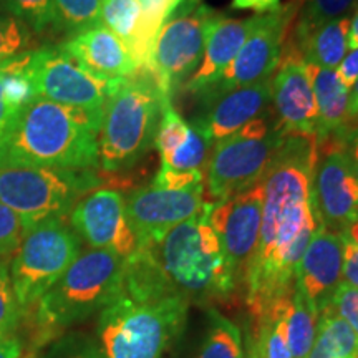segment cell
Instances as JSON below:
<instances>
[{"label": "cell", "instance_id": "6da1fadb", "mask_svg": "<svg viewBox=\"0 0 358 358\" xmlns=\"http://www.w3.org/2000/svg\"><path fill=\"white\" fill-rule=\"evenodd\" d=\"M317 136L285 134L262 178L259 244L245 275V303L254 319L295 290V271L320 219L313 199Z\"/></svg>", "mask_w": 358, "mask_h": 358}, {"label": "cell", "instance_id": "7a4b0ae2", "mask_svg": "<svg viewBox=\"0 0 358 358\" xmlns=\"http://www.w3.org/2000/svg\"><path fill=\"white\" fill-rule=\"evenodd\" d=\"M101 122L103 111L35 96L17 110L0 136V163L93 171Z\"/></svg>", "mask_w": 358, "mask_h": 358}, {"label": "cell", "instance_id": "3957f363", "mask_svg": "<svg viewBox=\"0 0 358 358\" xmlns=\"http://www.w3.org/2000/svg\"><path fill=\"white\" fill-rule=\"evenodd\" d=\"M189 301L179 290L120 292L98 315L96 342L106 358H161L185 330Z\"/></svg>", "mask_w": 358, "mask_h": 358}, {"label": "cell", "instance_id": "277c9868", "mask_svg": "<svg viewBox=\"0 0 358 358\" xmlns=\"http://www.w3.org/2000/svg\"><path fill=\"white\" fill-rule=\"evenodd\" d=\"M171 98L163 95L148 70L123 80L108 98L98 134V166L105 173H123L145 158L155 145L163 108Z\"/></svg>", "mask_w": 358, "mask_h": 358}, {"label": "cell", "instance_id": "5b68a950", "mask_svg": "<svg viewBox=\"0 0 358 358\" xmlns=\"http://www.w3.org/2000/svg\"><path fill=\"white\" fill-rule=\"evenodd\" d=\"M127 259L105 249H87L37 302L35 324L47 340L100 313L123 284Z\"/></svg>", "mask_w": 358, "mask_h": 358}, {"label": "cell", "instance_id": "8992f818", "mask_svg": "<svg viewBox=\"0 0 358 358\" xmlns=\"http://www.w3.org/2000/svg\"><path fill=\"white\" fill-rule=\"evenodd\" d=\"M213 206L206 201L203 213L173 227L153 248L169 280L189 302L221 301L237 290L221 241L209 222Z\"/></svg>", "mask_w": 358, "mask_h": 358}, {"label": "cell", "instance_id": "52a82bcc", "mask_svg": "<svg viewBox=\"0 0 358 358\" xmlns=\"http://www.w3.org/2000/svg\"><path fill=\"white\" fill-rule=\"evenodd\" d=\"M93 171L0 163V203L20 217L25 232L52 217H66L98 186Z\"/></svg>", "mask_w": 358, "mask_h": 358}, {"label": "cell", "instance_id": "ba28073f", "mask_svg": "<svg viewBox=\"0 0 358 358\" xmlns=\"http://www.w3.org/2000/svg\"><path fill=\"white\" fill-rule=\"evenodd\" d=\"M80 252L82 241L65 217H52L30 227L10 262L13 290L22 310H32Z\"/></svg>", "mask_w": 358, "mask_h": 358}, {"label": "cell", "instance_id": "9c48e42d", "mask_svg": "<svg viewBox=\"0 0 358 358\" xmlns=\"http://www.w3.org/2000/svg\"><path fill=\"white\" fill-rule=\"evenodd\" d=\"M221 17L199 0H182L164 22L145 66L163 95L173 98L179 85L198 70L209 34Z\"/></svg>", "mask_w": 358, "mask_h": 358}, {"label": "cell", "instance_id": "30bf717a", "mask_svg": "<svg viewBox=\"0 0 358 358\" xmlns=\"http://www.w3.org/2000/svg\"><path fill=\"white\" fill-rule=\"evenodd\" d=\"M299 6V0H289L274 10L257 15L256 27L243 48L237 52L221 77L196 95L198 103L272 77L279 65L285 38L292 30Z\"/></svg>", "mask_w": 358, "mask_h": 358}, {"label": "cell", "instance_id": "8fae6325", "mask_svg": "<svg viewBox=\"0 0 358 358\" xmlns=\"http://www.w3.org/2000/svg\"><path fill=\"white\" fill-rule=\"evenodd\" d=\"M27 75L35 96L88 111H105L108 98L127 80L98 78L60 47H43L30 53Z\"/></svg>", "mask_w": 358, "mask_h": 358}, {"label": "cell", "instance_id": "7c38bea8", "mask_svg": "<svg viewBox=\"0 0 358 358\" xmlns=\"http://www.w3.org/2000/svg\"><path fill=\"white\" fill-rule=\"evenodd\" d=\"M285 134L280 127L261 138L239 129L226 140L217 141L208 161L204 189L209 199L206 201L219 203L261 181Z\"/></svg>", "mask_w": 358, "mask_h": 358}, {"label": "cell", "instance_id": "4fadbf2b", "mask_svg": "<svg viewBox=\"0 0 358 358\" xmlns=\"http://www.w3.org/2000/svg\"><path fill=\"white\" fill-rule=\"evenodd\" d=\"M264 185L262 179L252 187L219 203L209 213V222L221 241L237 287L245 284L250 261L256 254L262 224Z\"/></svg>", "mask_w": 358, "mask_h": 358}, {"label": "cell", "instance_id": "5bb4252c", "mask_svg": "<svg viewBox=\"0 0 358 358\" xmlns=\"http://www.w3.org/2000/svg\"><path fill=\"white\" fill-rule=\"evenodd\" d=\"M69 224L90 249H105L131 257L140 243L127 214L124 194L110 187L82 196L69 213Z\"/></svg>", "mask_w": 358, "mask_h": 358}, {"label": "cell", "instance_id": "9a60e30c", "mask_svg": "<svg viewBox=\"0 0 358 358\" xmlns=\"http://www.w3.org/2000/svg\"><path fill=\"white\" fill-rule=\"evenodd\" d=\"M204 192V185L178 191L148 185L124 196L128 219L140 248H155L173 227L203 213Z\"/></svg>", "mask_w": 358, "mask_h": 358}, {"label": "cell", "instance_id": "2e32d148", "mask_svg": "<svg viewBox=\"0 0 358 358\" xmlns=\"http://www.w3.org/2000/svg\"><path fill=\"white\" fill-rule=\"evenodd\" d=\"M317 145L319 161L313 176L317 214L322 226L338 234L358 217V179L337 136H327Z\"/></svg>", "mask_w": 358, "mask_h": 358}, {"label": "cell", "instance_id": "e0dca14e", "mask_svg": "<svg viewBox=\"0 0 358 358\" xmlns=\"http://www.w3.org/2000/svg\"><path fill=\"white\" fill-rule=\"evenodd\" d=\"M272 111L287 134L317 136L315 93L301 53L284 47L279 65L272 73Z\"/></svg>", "mask_w": 358, "mask_h": 358}, {"label": "cell", "instance_id": "ac0fdd59", "mask_svg": "<svg viewBox=\"0 0 358 358\" xmlns=\"http://www.w3.org/2000/svg\"><path fill=\"white\" fill-rule=\"evenodd\" d=\"M199 105L201 111L191 124L216 145L272 108V77L231 90Z\"/></svg>", "mask_w": 358, "mask_h": 358}, {"label": "cell", "instance_id": "d6986e66", "mask_svg": "<svg viewBox=\"0 0 358 358\" xmlns=\"http://www.w3.org/2000/svg\"><path fill=\"white\" fill-rule=\"evenodd\" d=\"M343 245L337 232L319 226L295 271V289L320 313L342 282Z\"/></svg>", "mask_w": 358, "mask_h": 358}, {"label": "cell", "instance_id": "ffe728a7", "mask_svg": "<svg viewBox=\"0 0 358 358\" xmlns=\"http://www.w3.org/2000/svg\"><path fill=\"white\" fill-rule=\"evenodd\" d=\"M58 47L98 78L123 80L138 71L127 45L101 24L71 35Z\"/></svg>", "mask_w": 358, "mask_h": 358}, {"label": "cell", "instance_id": "44dd1931", "mask_svg": "<svg viewBox=\"0 0 358 358\" xmlns=\"http://www.w3.org/2000/svg\"><path fill=\"white\" fill-rule=\"evenodd\" d=\"M257 15L245 20L226 19L221 17L217 24L213 27L206 42L204 57L201 60L198 70L191 75L186 82V90L192 95H198L209 85H213L221 77V73L227 69V65L234 60L237 52L243 48L245 40L256 27Z\"/></svg>", "mask_w": 358, "mask_h": 358}, {"label": "cell", "instance_id": "7402d4cb", "mask_svg": "<svg viewBox=\"0 0 358 358\" xmlns=\"http://www.w3.org/2000/svg\"><path fill=\"white\" fill-rule=\"evenodd\" d=\"M308 77L315 93L317 110V141L335 134L348 118V100L350 90L340 80L337 70L320 69L307 64Z\"/></svg>", "mask_w": 358, "mask_h": 358}, {"label": "cell", "instance_id": "603a6c76", "mask_svg": "<svg viewBox=\"0 0 358 358\" xmlns=\"http://www.w3.org/2000/svg\"><path fill=\"white\" fill-rule=\"evenodd\" d=\"M348 17L329 22L303 38L297 45V52L308 65L337 70L348 50Z\"/></svg>", "mask_w": 358, "mask_h": 358}, {"label": "cell", "instance_id": "cb8c5ba5", "mask_svg": "<svg viewBox=\"0 0 358 358\" xmlns=\"http://www.w3.org/2000/svg\"><path fill=\"white\" fill-rule=\"evenodd\" d=\"M101 25L127 45L138 70L145 69L141 35L143 8L140 0H101Z\"/></svg>", "mask_w": 358, "mask_h": 358}, {"label": "cell", "instance_id": "d4e9b609", "mask_svg": "<svg viewBox=\"0 0 358 358\" xmlns=\"http://www.w3.org/2000/svg\"><path fill=\"white\" fill-rule=\"evenodd\" d=\"M292 294L279 299L261 317L254 319L257 330L250 345V358H292L285 330L287 307Z\"/></svg>", "mask_w": 358, "mask_h": 358}, {"label": "cell", "instance_id": "484cf974", "mask_svg": "<svg viewBox=\"0 0 358 358\" xmlns=\"http://www.w3.org/2000/svg\"><path fill=\"white\" fill-rule=\"evenodd\" d=\"M308 358H358V337L330 307L319 313L315 343Z\"/></svg>", "mask_w": 358, "mask_h": 358}, {"label": "cell", "instance_id": "4316f807", "mask_svg": "<svg viewBox=\"0 0 358 358\" xmlns=\"http://www.w3.org/2000/svg\"><path fill=\"white\" fill-rule=\"evenodd\" d=\"M206 317V332L198 358H245L239 327L217 308H208Z\"/></svg>", "mask_w": 358, "mask_h": 358}, {"label": "cell", "instance_id": "83f0119b", "mask_svg": "<svg viewBox=\"0 0 358 358\" xmlns=\"http://www.w3.org/2000/svg\"><path fill=\"white\" fill-rule=\"evenodd\" d=\"M357 2L358 0H299L301 6L285 43L292 45L297 50V45L315 29L332 20L348 17Z\"/></svg>", "mask_w": 358, "mask_h": 358}, {"label": "cell", "instance_id": "f1b7e54d", "mask_svg": "<svg viewBox=\"0 0 358 358\" xmlns=\"http://www.w3.org/2000/svg\"><path fill=\"white\" fill-rule=\"evenodd\" d=\"M319 313L295 289L287 307V342L292 358H308L317 335Z\"/></svg>", "mask_w": 358, "mask_h": 358}, {"label": "cell", "instance_id": "f546056e", "mask_svg": "<svg viewBox=\"0 0 358 358\" xmlns=\"http://www.w3.org/2000/svg\"><path fill=\"white\" fill-rule=\"evenodd\" d=\"M55 27L75 35L101 24V0H53Z\"/></svg>", "mask_w": 358, "mask_h": 358}, {"label": "cell", "instance_id": "4dcf8cb0", "mask_svg": "<svg viewBox=\"0 0 358 358\" xmlns=\"http://www.w3.org/2000/svg\"><path fill=\"white\" fill-rule=\"evenodd\" d=\"M213 146V143L191 124L187 140L182 143L179 150L169 156L168 161L161 163V166L181 169V171H201V166L208 164L209 158H211Z\"/></svg>", "mask_w": 358, "mask_h": 358}, {"label": "cell", "instance_id": "1f68e13d", "mask_svg": "<svg viewBox=\"0 0 358 358\" xmlns=\"http://www.w3.org/2000/svg\"><path fill=\"white\" fill-rule=\"evenodd\" d=\"M191 131V124L182 120V116L174 110L173 103H168L163 108V116L155 136V146L158 150L161 163L169 159L174 151L182 146Z\"/></svg>", "mask_w": 358, "mask_h": 358}, {"label": "cell", "instance_id": "d6a6232c", "mask_svg": "<svg viewBox=\"0 0 358 358\" xmlns=\"http://www.w3.org/2000/svg\"><path fill=\"white\" fill-rule=\"evenodd\" d=\"M0 7L24 22L35 34L55 27L53 0H0Z\"/></svg>", "mask_w": 358, "mask_h": 358}, {"label": "cell", "instance_id": "836d02e7", "mask_svg": "<svg viewBox=\"0 0 358 358\" xmlns=\"http://www.w3.org/2000/svg\"><path fill=\"white\" fill-rule=\"evenodd\" d=\"M32 30L15 15L0 7V66L12 58L29 52Z\"/></svg>", "mask_w": 358, "mask_h": 358}, {"label": "cell", "instance_id": "e575fe53", "mask_svg": "<svg viewBox=\"0 0 358 358\" xmlns=\"http://www.w3.org/2000/svg\"><path fill=\"white\" fill-rule=\"evenodd\" d=\"M40 358H106L96 338L85 334H62L53 338Z\"/></svg>", "mask_w": 358, "mask_h": 358}, {"label": "cell", "instance_id": "d590c367", "mask_svg": "<svg viewBox=\"0 0 358 358\" xmlns=\"http://www.w3.org/2000/svg\"><path fill=\"white\" fill-rule=\"evenodd\" d=\"M24 313L13 290L10 264L6 259H0V335H12L15 332Z\"/></svg>", "mask_w": 358, "mask_h": 358}, {"label": "cell", "instance_id": "8d00e7d4", "mask_svg": "<svg viewBox=\"0 0 358 358\" xmlns=\"http://www.w3.org/2000/svg\"><path fill=\"white\" fill-rule=\"evenodd\" d=\"M24 234L25 227L20 217L6 204L0 203V259H6L15 252Z\"/></svg>", "mask_w": 358, "mask_h": 358}, {"label": "cell", "instance_id": "74e56055", "mask_svg": "<svg viewBox=\"0 0 358 358\" xmlns=\"http://www.w3.org/2000/svg\"><path fill=\"white\" fill-rule=\"evenodd\" d=\"M327 307H330L338 317H342L358 337V289L345 282H340L332 295V301Z\"/></svg>", "mask_w": 358, "mask_h": 358}, {"label": "cell", "instance_id": "f35d334b", "mask_svg": "<svg viewBox=\"0 0 358 358\" xmlns=\"http://www.w3.org/2000/svg\"><path fill=\"white\" fill-rule=\"evenodd\" d=\"M203 171H181L173 168H159L151 186L161 187V189H187L204 185Z\"/></svg>", "mask_w": 358, "mask_h": 358}, {"label": "cell", "instance_id": "ab89813d", "mask_svg": "<svg viewBox=\"0 0 358 358\" xmlns=\"http://www.w3.org/2000/svg\"><path fill=\"white\" fill-rule=\"evenodd\" d=\"M343 261H342V282L358 289V248L342 239Z\"/></svg>", "mask_w": 358, "mask_h": 358}, {"label": "cell", "instance_id": "60d3db41", "mask_svg": "<svg viewBox=\"0 0 358 358\" xmlns=\"http://www.w3.org/2000/svg\"><path fill=\"white\" fill-rule=\"evenodd\" d=\"M337 73L342 83L345 85L348 90H352L353 85L358 80V48L347 53L345 58L342 60V64L337 66Z\"/></svg>", "mask_w": 358, "mask_h": 358}, {"label": "cell", "instance_id": "b9f144b4", "mask_svg": "<svg viewBox=\"0 0 358 358\" xmlns=\"http://www.w3.org/2000/svg\"><path fill=\"white\" fill-rule=\"evenodd\" d=\"M334 136H337L338 140L342 141L343 150H345V153H347V158H348V161H350L353 173H355V176L358 179V131L342 134V136L334 134Z\"/></svg>", "mask_w": 358, "mask_h": 358}, {"label": "cell", "instance_id": "7bdbcfd3", "mask_svg": "<svg viewBox=\"0 0 358 358\" xmlns=\"http://www.w3.org/2000/svg\"><path fill=\"white\" fill-rule=\"evenodd\" d=\"M280 6V0H232V7L237 10L271 12Z\"/></svg>", "mask_w": 358, "mask_h": 358}, {"label": "cell", "instance_id": "ee69618b", "mask_svg": "<svg viewBox=\"0 0 358 358\" xmlns=\"http://www.w3.org/2000/svg\"><path fill=\"white\" fill-rule=\"evenodd\" d=\"M22 340L17 335H0V358H22Z\"/></svg>", "mask_w": 358, "mask_h": 358}, {"label": "cell", "instance_id": "f6af8a7d", "mask_svg": "<svg viewBox=\"0 0 358 358\" xmlns=\"http://www.w3.org/2000/svg\"><path fill=\"white\" fill-rule=\"evenodd\" d=\"M17 111L8 105L6 93H3L2 77H0V136H2V133L6 131V128L8 127V123H10V120L13 118V115Z\"/></svg>", "mask_w": 358, "mask_h": 358}, {"label": "cell", "instance_id": "bcb514c9", "mask_svg": "<svg viewBox=\"0 0 358 358\" xmlns=\"http://www.w3.org/2000/svg\"><path fill=\"white\" fill-rule=\"evenodd\" d=\"M338 234L343 241H347V243H350L358 248V217L353 219L352 222H348Z\"/></svg>", "mask_w": 358, "mask_h": 358}, {"label": "cell", "instance_id": "7dc6e473", "mask_svg": "<svg viewBox=\"0 0 358 358\" xmlns=\"http://www.w3.org/2000/svg\"><path fill=\"white\" fill-rule=\"evenodd\" d=\"M348 48H352V50L358 48V10L350 20V27H348Z\"/></svg>", "mask_w": 358, "mask_h": 358}, {"label": "cell", "instance_id": "c3c4849f", "mask_svg": "<svg viewBox=\"0 0 358 358\" xmlns=\"http://www.w3.org/2000/svg\"><path fill=\"white\" fill-rule=\"evenodd\" d=\"M358 113V80L350 90V100H348V118Z\"/></svg>", "mask_w": 358, "mask_h": 358}, {"label": "cell", "instance_id": "681fc988", "mask_svg": "<svg viewBox=\"0 0 358 358\" xmlns=\"http://www.w3.org/2000/svg\"><path fill=\"white\" fill-rule=\"evenodd\" d=\"M352 131H358V113L355 116H350V118H347L345 124H343V127L340 128L335 134L342 136V134H347V133H352ZM330 136H332V134H330Z\"/></svg>", "mask_w": 358, "mask_h": 358}]
</instances>
